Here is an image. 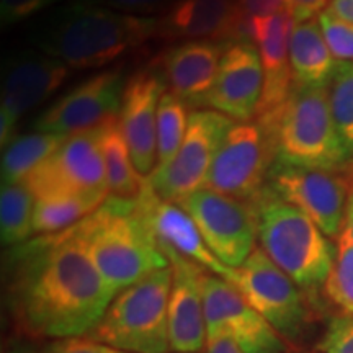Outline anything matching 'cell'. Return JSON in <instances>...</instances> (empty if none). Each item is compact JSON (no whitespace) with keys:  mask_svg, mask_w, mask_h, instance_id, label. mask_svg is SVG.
Instances as JSON below:
<instances>
[{"mask_svg":"<svg viewBox=\"0 0 353 353\" xmlns=\"http://www.w3.org/2000/svg\"><path fill=\"white\" fill-rule=\"evenodd\" d=\"M113 298L74 228L38 236L8 252V311L25 337L87 335Z\"/></svg>","mask_w":353,"mask_h":353,"instance_id":"obj_1","label":"cell"},{"mask_svg":"<svg viewBox=\"0 0 353 353\" xmlns=\"http://www.w3.org/2000/svg\"><path fill=\"white\" fill-rule=\"evenodd\" d=\"M157 17H136L72 0L33 33L38 51L70 69H101L157 38Z\"/></svg>","mask_w":353,"mask_h":353,"instance_id":"obj_2","label":"cell"},{"mask_svg":"<svg viewBox=\"0 0 353 353\" xmlns=\"http://www.w3.org/2000/svg\"><path fill=\"white\" fill-rule=\"evenodd\" d=\"M74 229L114 296L170 265L139 218L136 200L110 195Z\"/></svg>","mask_w":353,"mask_h":353,"instance_id":"obj_3","label":"cell"},{"mask_svg":"<svg viewBox=\"0 0 353 353\" xmlns=\"http://www.w3.org/2000/svg\"><path fill=\"white\" fill-rule=\"evenodd\" d=\"M257 236L263 252L301 288L316 294L324 288L335 250L306 213L265 187L254 201Z\"/></svg>","mask_w":353,"mask_h":353,"instance_id":"obj_4","label":"cell"},{"mask_svg":"<svg viewBox=\"0 0 353 353\" xmlns=\"http://www.w3.org/2000/svg\"><path fill=\"white\" fill-rule=\"evenodd\" d=\"M257 123L270 141L273 161L329 170L352 167L335 130L327 85L294 83L283 107Z\"/></svg>","mask_w":353,"mask_h":353,"instance_id":"obj_5","label":"cell"},{"mask_svg":"<svg viewBox=\"0 0 353 353\" xmlns=\"http://www.w3.org/2000/svg\"><path fill=\"white\" fill-rule=\"evenodd\" d=\"M172 267L161 268L113 298L87 337L130 353H169Z\"/></svg>","mask_w":353,"mask_h":353,"instance_id":"obj_6","label":"cell"},{"mask_svg":"<svg viewBox=\"0 0 353 353\" xmlns=\"http://www.w3.org/2000/svg\"><path fill=\"white\" fill-rule=\"evenodd\" d=\"M267 185L306 213L327 237H339L353 193V167L319 169L273 161Z\"/></svg>","mask_w":353,"mask_h":353,"instance_id":"obj_7","label":"cell"},{"mask_svg":"<svg viewBox=\"0 0 353 353\" xmlns=\"http://www.w3.org/2000/svg\"><path fill=\"white\" fill-rule=\"evenodd\" d=\"M232 285L286 342L293 345L301 341L312 321L306 294L262 247H255L244 265L236 268Z\"/></svg>","mask_w":353,"mask_h":353,"instance_id":"obj_8","label":"cell"},{"mask_svg":"<svg viewBox=\"0 0 353 353\" xmlns=\"http://www.w3.org/2000/svg\"><path fill=\"white\" fill-rule=\"evenodd\" d=\"M23 183L37 200L54 196L107 200L110 190L99 128L68 136L59 149L26 176Z\"/></svg>","mask_w":353,"mask_h":353,"instance_id":"obj_9","label":"cell"},{"mask_svg":"<svg viewBox=\"0 0 353 353\" xmlns=\"http://www.w3.org/2000/svg\"><path fill=\"white\" fill-rule=\"evenodd\" d=\"M232 125L231 118L216 110H193L176 156L169 165L156 170L148 179L159 198L179 205L205 187L216 152Z\"/></svg>","mask_w":353,"mask_h":353,"instance_id":"obj_10","label":"cell"},{"mask_svg":"<svg viewBox=\"0 0 353 353\" xmlns=\"http://www.w3.org/2000/svg\"><path fill=\"white\" fill-rule=\"evenodd\" d=\"M179 205L195 221L211 252L228 267H242L255 250L257 211L254 203L203 187Z\"/></svg>","mask_w":353,"mask_h":353,"instance_id":"obj_11","label":"cell"},{"mask_svg":"<svg viewBox=\"0 0 353 353\" xmlns=\"http://www.w3.org/2000/svg\"><path fill=\"white\" fill-rule=\"evenodd\" d=\"M273 159L270 141L259 123H234L216 152L205 188L254 203L267 187Z\"/></svg>","mask_w":353,"mask_h":353,"instance_id":"obj_12","label":"cell"},{"mask_svg":"<svg viewBox=\"0 0 353 353\" xmlns=\"http://www.w3.org/2000/svg\"><path fill=\"white\" fill-rule=\"evenodd\" d=\"M70 68L38 50L20 51L8 57L2 72L0 143L2 148L17 138L20 118L54 95L68 82Z\"/></svg>","mask_w":353,"mask_h":353,"instance_id":"obj_13","label":"cell"},{"mask_svg":"<svg viewBox=\"0 0 353 353\" xmlns=\"http://www.w3.org/2000/svg\"><path fill=\"white\" fill-rule=\"evenodd\" d=\"M203 301L208 337L226 335L245 353H291V343L224 278L206 273Z\"/></svg>","mask_w":353,"mask_h":353,"instance_id":"obj_14","label":"cell"},{"mask_svg":"<svg viewBox=\"0 0 353 353\" xmlns=\"http://www.w3.org/2000/svg\"><path fill=\"white\" fill-rule=\"evenodd\" d=\"M123 65L105 69L85 79L34 120V130L41 132L72 136L97 128L120 114L125 92Z\"/></svg>","mask_w":353,"mask_h":353,"instance_id":"obj_15","label":"cell"},{"mask_svg":"<svg viewBox=\"0 0 353 353\" xmlns=\"http://www.w3.org/2000/svg\"><path fill=\"white\" fill-rule=\"evenodd\" d=\"M136 211L152 234L162 254H176L192 260L216 276L232 283L236 268L228 267L206 245L195 221L176 203L164 201L154 192L148 179L141 195L136 198Z\"/></svg>","mask_w":353,"mask_h":353,"instance_id":"obj_16","label":"cell"},{"mask_svg":"<svg viewBox=\"0 0 353 353\" xmlns=\"http://www.w3.org/2000/svg\"><path fill=\"white\" fill-rule=\"evenodd\" d=\"M164 92V77L151 68L132 74L123 92L120 125L143 179L157 169V108Z\"/></svg>","mask_w":353,"mask_h":353,"instance_id":"obj_17","label":"cell"},{"mask_svg":"<svg viewBox=\"0 0 353 353\" xmlns=\"http://www.w3.org/2000/svg\"><path fill=\"white\" fill-rule=\"evenodd\" d=\"M263 90V68L250 39L226 43L218 76L205 107L237 121H250L257 113Z\"/></svg>","mask_w":353,"mask_h":353,"instance_id":"obj_18","label":"cell"},{"mask_svg":"<svg viewBox=\"0 0 353 353\" xmlns=\"http://www.w3.org/2000/svg\"><path fill=\"white\" fill-rule=\"evenodd\" d=\"M157 38L231 43L249 39V21L237 0H176L157 17Z\"/></svg>","mask_w":353,"mask_h":353,"instance_id":"obj_19","label":"cell"},{"mask_svg":"<svg viewBox=\"0 0 353 353\" xmlns=\"http://www.w3.org/2000/svg\"><path fill=\"white\" fill-rule=\"evenodd\" d=\"M293 19L288 10L249 20V39L257 46L263 68V90L255 118L270 117L283 107L293 90L290 37Z\"/></svg>","mask_w":353,"mask_h":353,"instance_id":"obj_20","label":"cell"},{"mask_svg":"<svg viewBox=\"0 0 353 353\" xmlns=\"http://www.w3.org/2000/svg\"><path fill=\"white\" fill-rule=\"evenodd\" d=\"M174 281L169 299L170 348L175 353H200L206 347L203 280L206 270L176 254H165Z\"/></svg>","mask_w":353,"mask_h":353,"instance_id":"obj_21","label":"cell"},{"mask_svg":"<svg viewBox=\"0 0 353 353\" xmlns=\"http://www.w3.org/2000/svg\"><path fill=\"white\" fill-rule=\"evenodd\" d=\"M226 43L196 39L174 44L161 56L162 77L187 105H203L214 85Z\"/></svg>","mask_w":353,"mask_h":353,"instance_id":"obj_22","label":"cell"},{"mask_svg":"<svg viewBox=\"0 0 353 353\" xmlns=\"http://www.w3.org/2000/svg\"><path fill=\"white\" fill-rule=\"evenodd\" d=\"M290 64L293 81L298 85L324 87L332 77L335 65L319 20L293 21L290 37Z\"/></svg>","mask_w":353,"mask_h":353,"instance_id":"obj_23","label":"cell"},{"mask_svg":"<svg viewBox=\"0 0 353 353\" xmlns=\"http://www.w3.org/2000/svg\"><path fill=\"white\" fill-rule=\"evenodd\" d=\"M100 149L103 156L110 195L123 200H136L143 192L145 179L139 175L132 162L130 148L123 134L120 114L99 126Z\"/></svg>","mask_w":353,"mask_h":353,"instance_id":"obj_24","label":"cell"},{"mask_svg":"<svg viewBox=\"0 0 353 353\" xmlns=\"http://www.w3.org/2000/svg\"><path fill=\"white\" fill-rule=\"evenodd\" d=\"M68 136L56 132H30L17 136L3 149L2 185L23 183L32 172L54 154Z\"/></svg>","mask_w":353,"mask_h":353,"instance_id":"obj_25","label":"cell"},{"mask_svg":"<svg viewBox=\"0 0 353 353\" xmlns=\"http://www.w3.org/2000/svg\"><path fill=\"white\" fill-rule=\"evenodd\" d=\"M103 201L90 196H54L34 201L33 231L37 236H50L68 231L99 210Z\"/></svg>","mask_w":353,"mask_h":353,"instance_id":"obj_26","label":"cell"},{"mask_svg":"<svg viewBox=\"0 0 353 353\" xmlns=\"http://www.w3.org/2000/svg\"><path fill=\"white\" fill-rule=\"evenodd\" d=\"M34 201H37V198L25 183L2 185V193H0V237H2L3 245H20L34 236Z\"/></svg>","mask_w":353,"mask_h":353,"instance_id":"obj_27","label":"cell"},{"mask_svg":"<svg viewBox=\"0 0 353 353\" xmlns=\"http://www.w3.org/2000/svg\"><path fill=\"white\" fill-rule=\"evenodd\" d=\"M188 105L172 92H164L157 108V169H164L176 156L188 128ZM154 170V172H156Z\"/></svg>","mask_w":353,"mask_h":353,"instance_id":"obj_28","label":"cell"},{"mask_svg":"<svg viewBox=\"0 0 353 353\" xmlns=\"http://www.w3.org/2000/svg\"><path fill=\"white\" fill-rule=\"evenodd\" d=\"M327 92L335 130L348 164L353 167V63H337Z\"/></svg>","mask_w":353,"mask_h":353,"instance_id":"obj_29","label":"cell"},{"mask_svg":"<svg viewBox=\"0 0 353 353\" xmlns=\"http://www.w3.org/2000/svg\"><path fill=\"white\" fill-rule=\"evenodd\" d=\"M322 291L342 314H353V234L347 221L337 237L332 268Z\"/></svg>","mask_w":353,"mask_h":353,"instance_id":"obj_30","label":"cell"},{"mask_svg":"<svg viewBox=\"0 0 353 353\" xmlns=\"http://www.w3.org/2000/svg\"><path fill=\"white\" fill-rule=\"evenodd\" d=\"M317 20L334 59L337 63H353V26L334 19L327 12H322Z\"/></svg>","mask_w":353,"mask_h":353,"instance_id":"obj_31","label":"cell"},{"mask_svg":"<svg viewBox=\"0 0 353 353\" xmlns=\"http://www.w3.org/2000/svg\"><path fill=\"white\" fill-rule=\"evenodd\" d=\"M322 353H353V314H339L330 319L319 342Z\"/></svg>","mask_w":353,"mask_h":353,"instance_id":"obj_32","label":"cell"},{"mask_svg":"<svg viewBox=\"0 0 353 353\" xmlns=\"http://www.w3.org/2000/svg\"><path fill=\"white\" fill-rule=\"evenodd\" d=\"M77 2L108 8V10L126 13V15L151 17L164 15L176 0H77Z\"/></svg>","mask_w":353,"mask_h":353,"instance_id":"obj_33","label":"cell"},{"mask_svg":"<svg viewBox=\"0 0 353 353\" xmlns=\"http://www.w3.org/2000/svg\"><path fill=\"white\" fill-rule=\"evenodd\" d=\"M57 2L59 0H0V21H2V26L20 23Z\"/></svg>","mask_w":353,"mask_h":353,"instance_id":"obj_34","label":"cell"},{"mask_svg":"<svg viewBox=\"0 0 353 353\" xmlns=\"http://www.w3.org/2000/svg\"><path fill=\"white\" fill-rule=\"evenodd\" d=\"M43 353H130L108 343L94 341V339L81 335V337L57 339L43 348Z\"/></svg>","mask_w":353,"mask_h":353,"instance_id":"obj_35","label":"cell"},{"mask_svg":"<svg viewBox=\"0 0 353 353\" xmlns=\"http://www.w3.org/2000/svg\"><path fill=\"white\" fill-rule=\"evenodd\" d=\"M237 2H239V8L247 21L255 17H268L288 10L286 0H237Z\"/></svg>","mask_w":353,"mask_h":353,"instance_id":"obj_36","label":"cell"},{"mask_svg":"<svg viewBox=\"0 0 353 353\" xmlns=\"http://www.w3.org/2000/svg\"><path fill=\"white\" fill-rule=\"evenodd\" d=\"M329 3L330 0H286V8L294 23H298V21L312 20L316 15L319 17L322 8L327 7Z\"/></svg>","mask_w":353,"mask_h":353,"instance_id":"obj_37","label":"cell"},{"mask_svg":"<svg viewBox=\"0 0 353 353\" xmlns=\"http://www.w3.org/2000/svg\"><path fill=\"white\" fill-rule=\"evenodd\" d=\"M205 353H245L242 348L226 335H213L206 339Z\"/></svg>","mask_w":353,"mask_h":353,"instance_id":"obj_38","label":"cell"},{"mask_svg":"<svg viewBox=\"0 0 353 353\" xmlns=\"http://www.w3.org/2000/svg\"><path fill=\"white\" fill-rule=\"evenodd\" d=\"M325 12L334 19L353 26V0H330Z\"/></svg>","mask_w":353,"mask_h":353,"instance_id":"obj_39","label":"cell"},{"mask_svg":"<svg viewBox=\"0 0 353 353\" xmlns=\"http://www.w3.org/2000/svg\"><path fill=\"white\" fill-rule=\"evenodd\" d=\"M347 224L350 226L352 229V234H353V193H352V198H350V203H348V210H347Z\"/></svg>","mask_w":353,"mask_h":353,"instance_id":"obj_40","label":"cell"},{"mask_svg":"<svg viewBox=\"0 0 353 353\" xmlns=\"http://www.w3.org/2000/svg\"><path fill=\"white\" fill-rule=\"evenodd\" d=\"M8 353H38L34 350H23V348H19V350H13V352H8Z\"/></svg>","mask_w":353,"mask_h":353,"instance_id":"obj_41","label":"cell"}]
</instances>
